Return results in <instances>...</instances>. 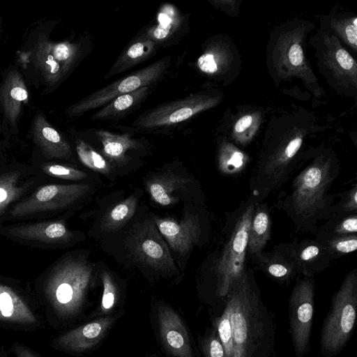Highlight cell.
<instances>
[{"label":"cell","instance_id":"obj_40","mask_svg":"<svg viewBox=\"0 0 357 357\" xmlns=\"http://www.w3.org/2000/svg\"><path fill=\"white\" fill-rule=\"evenodd\" d=\"M213 326L217 331L223 347L225 357H233L234 344L228 310L225 307L222 314L215 318Z\"/></svg>","mask_w":357,"mask_h":357},{"label":"cell","instance_id":"obj_25","mask_svg":"<svg viewBox=\"0 0 357 357\" xmlns=\"http://www.w3.org/2000/svg\"><path fill=\"white\" fill-rule=\"evenodd\" d=\"M28 91L24 82L17 71H10L6 76L1 90V100L6 117L15 124L22 106L27 102Z\"/></svg>","mask_w":357,"mask_h":357},{"label":"cell","instance_id":"obj_32","mask_svg":"<svg viewBox=\"0 0 357 357\" xmlns=\"http://www.w3.org/2000/svg\"><path fill=\"white\" fill-rule=\"evenodd\" d=\"M357 234V212L348 214H334L319 228L316 240H321L333 236Z\"/></svg>","mask_w":357,"mask_h":357},{"label":"cell","instance_id":"obj_23","mask_svg":"<svg viewBox=\"0 0 357 357\" xmlns=\"http://www.w3.org/2000/svg\"><path fill=\"white\" fill-rule=\"evenodd\" d=\"M93 131L101 144L102 153L111 164L121 165L127 163L130 160L128 151L142 147L141 142L129 133L119 134L103 129Z\"/></svg>","mask_w":357,"mask_h":357},{"label":"cell","instance_id":"obj_6","mask_svg":"<svg viewBox=\"0 0 357 357\" xmlns=\"http://www.w3.org/2000/svg\"><path fill=\"white\" fill-rule=\"evenodd\" d=\"M357 312V268L344 277L331 298L330 310L322 324L319 347L323 357L339 354L352 336Z\"/></svg>","mask_w":357,"mask_h":357},{"label":"cell","instance_id":"obj_28","mask_svg":"<svg viewBox=\"0 0 357 357\" xmlns=\"http://www.w3.org/2000/svg\"><path fill=\"white\" fill-rule=\"evenodd\" d=\"M0 321L25 324L36 322V318L20 297L9 287L0 283Z\"/></svg>","mask_w":357,"mask_h":357},{"label":"cell","instance_id":"obj_31","mask_svg":"<svg viewBox=\"0 0 357 357\" xmlns=\"http://www.w3.org/2000/svg\"><path fill=\"white\" fill-rule=\"evenodd\" d=\"M34 63L50 84H55L65 76L61 68L50 54L46 40L41 39L37 43L34 50Z\"/></svg>","mask_w":357,"mask_h":357},{"label":"cell","instance_id":"obj_11","mask_svg":"<svg viewBox=\"0 0 357 357\" xmlns=\"http://www.w3.org/2000/svg\"><path fill=\"white\" fill-rule=\"evenodd\" d=\"M151 320L163 352L169 357H199L190 331L178 312L168 303H153Z\"/></svg>","mask_w":357,"mask_h":357},{"label":"cell","instance_id":"obj_26","mask_svg":"<svg viewBox=\"0 0 357 357\" xmlns=\"http://www.w3.org/2000/svg\"><path fill=\"white\" fill-rule=\"evenodd\" d=\"M271 219L266 203L258 202L254 211L249 234L247 254L255 261L270 239Z\"/></svg>","mask_w":357,"mask_h":357},{"label":"cell","instance_id":"obj_29","mask_svg":"<svg viewBox=\"0 0 357 357\" xmlns=\"http://www.w3.org/2000/svg\"><path fill=\"white\" fill-rule=\"evenodd\" d=\"M190 180L168 172L153 176L146 183L147 190L151 198L162 206L172 205L178 199L172 196L174 191L185 188Z\"/></svg>","mask_w":357,"mask_h":357},{"label":"cell","instance_id":"obj_21","mask_svg":"<svg viewBox=\"0 0 357 357\" xmlns=\"http://www.w3.org/2000/svg\"><path fill=\"white\" fill-rule=\"evenodd\" d=\"M32 135L34 142L43 154L50 158L67 159L72 155L68 142L38 113L32 124Z\"/></svg>","mask_w":357,"mask_h":357},{"label":"cell","instance_id":"obj_18","mask_svg":"<svg viewBox=\"0 0 357 357\" xmlns=\"http://www.w3.org/2000/svg\"><path fill=\"white\" fill-rule=\"evenodd\" d=\"M154 221L171 248L179 255L187 254L198 241L201 228L195 215L188 213L180 222L159 218H155Z\"/></svg>","mask_w":357,"mask_h":357},{"label":"cell","instance_id":"obj_20","mask_svg":"<svg viewBox=\"0 0 357 357\" xmlns=\"http://www.w3.org/2000/svg\"><path fill=\"white\" fill-rule=\"evenodd\" d=\"M160 47L151 40L139 33L126 45L105 79L128 71L154 56Z\"/></svg>","mask_w":357,"mask_h":357},{"label":"cell","instance_id":"obj_42","mask_svg":"<svg viewBox=\"0 0 357 357\" xmlns=\"http://www.w3.org/2000/svg\"><path fill=\"white\" fill-rule=\"evenodd\" d=\"M43 170L49 176L67 180H82L87 176L79 169L59 164H45Z\"/></svg>","mask_w":357,"mask_h":357},{"label":"cell","instance_id":"obj_39","mask_svg":"<svg viewBox=\"0 0 357 357\" xmlns=\"http://www.w3.org/2000/svg\"><path fill=\"white\" fill-rule=\"evenodd\" d=\"M19 177L18 172H8L0 176V215L23 192V188L17 185Z\"/></svg>","mask_w":357,"mask_h":357},{"label":"cell","instance_id":"obj_45","mask_svg":"<svg viewBox=\"0 0 357 357\" xmlns=\"http://www.w3.org/2000/svg\"><path fill=\"white\" fill-rule=\"evenodd\" d=\"M15 352L18 357H37L33 352L29 349L24 347L18 344L14 347Z\"/></svg>","mask_w":357,"mask_h":357},{"label":"cell","instance_id":"obj_4","mask_svg":"<svg viewBox=\"0 0 357 357\" xmlns=\"http://www.w3.org/2000/svg\"><path fill=\"white\" fill-rule=\"evenodd\" d=\"M93 279V268L85 259L69 258L58 264L45 285L46 296L56 314L65 319L80 315Z\"/></svg>","mask_w":357,"mask_h":357},{"label":"cell","instance_id":"obj_1","mask_svg":"<svg viewBox=\"0 0 357 357\" xmlns=\"http://www.w3.org/2000/svg\"><path fill=\"white\" fill-rule=\"evenodd\" d=\"M234 344L233 357H274L276 326L254 275L245 268L226 296Z\"/></svg>","mask_w":357,"mask_h":357},{"label":"cell","instance_id":"obj_8","mask_svg":"<svg viewBox=\"0 0 357 357\" xmlns=\"http://www.w3.org/2000/svg\"><path fill=\"white\" fill-rule=\"evenodd\" d=\"M171 62L172 57L167 55L144 68L128 74L86 96L69 107L66 113L72 117L79 116L103 107L119 96L144 86L153 87L165 77Z\"/></svg>","mask_w":357,"mask_h":357},{"label":"cell","instance_id":"obj_19","mask_svg":"<svg viewBox=\"0 0 357 357\" xmlns=\"http://www.w3.org/2000/svg\"><path fill=\"white\" fill-rule=\"evenodd\" d=\"M294 255L299 275L314 277L329 267L333 259L328 251L314 239L294 240Z\"/></svg>","mask_w":357,"mask_h":357},{"label":"cell","instance_id":"obj_13","mask_svg":"<svg viewBox=\"0 0 357 357\" xmlns=\"http://www.w3.org/2000/svg\"><path fill=\"white\" fill-rule=\"evenodd\" d=\"M128 246L133 257L142 264L162 272L176 271L167 245L152 222H145L135 228Z\"/></svg>","mask_w":357,"mask_h":357},{"label":"cell","instance_id":"obj_14","mask_svg":"<svg viewBox=\"0 0 357 357\" xmlns=\"http://www.w3.org/2000/svg\"><path fill=\"white\" fill-rule=\"evenodd\" d=\"M89 190L86 184H50L42 186L29 198L17 204L10 213L15 217L61 209L73 204Z\"/></svg>","mask_w":357,"mask_h":357},{"label":"cell","instance_id":"obj_24","mask_svg":"<svg viewBox=\"0 0 357 357\" xmlns=\"http://www.w3.org/2000/svg\"><path fill=\"white\" fill-rule=\"evenodd\" d=\"M8 233L19 238L51 243L66 242L71 236L70 231L60 221L16 226L9 229Z\"/></svg>","mask_w":357,"mask_h":357},{"label":"cell","instance_id":"obj_37","mask_svg":"<svg viewBox=\"0 0 357 357\" xmlns=\"http://www.w3.org/2000/svg\"><path fill=\"white\" fill-rule=\"evenodd\" d=\"M317 241L328 251L333 260L351 253L357 248V234L333 236Z\"/></svg>","mask_w":357,"mask_h":357},{"label":"cell","instance_id":"obj_12","mask_svg":"<svg viewBox=\"0 0 357 357\" xmlns=\"http://www.w3.org/2000/svg\"><path fill=\"white\" fill-rule=\"evenodd\" d=\"M314 291L313 277L303 276L296 282L290 294L289 331L296 357H304L310 350Z\"/></svg>","mask_w":357,"mask_h":357},{"label":"cell","instance_id":"obj_10","mask_svg":"<svg viewBox=\"0 0 357 357\" xmlns=\"http://www.w3.org/2000/svg\"><path fill=\"white\" fill-rule=\"evenodd\" d=\"M317 39V63L321 73L328 79V84L340 94L356 96V60L331 33L321 31Z\"/></svg>","mask_w":357,"mask_h":357},{"label":"cell","instance_id":"obj_44","mask_svg":"<svg viewBox=\"0 0 357 357\" xmlns=\"http://www.w3.org/2000/svg\"><path fill=\"white\" fill-rule=\"evenodd\" d=\"M254 116L252 114H246L241 116L234 126L233 138L239 144L246 143L245 132L249 130L253 123Z\"/></svg>","mask_w":357,"mask_h":357},{"label":"cell","instance_id":"obj_41","mask_svg":"<svg viewBox=\"0 0 357 357\" xmlns=\"http://www.w3.org/2000/svg\"><path fill=\"white\" fill-rule=\"evenodd\" d=\"M199 344L203 357H225L223 347L213 326L207 328L199 339Z\"/></svg>","mask_w":357,"mask_h":357},{"label":"cell","instance_id":"obj_46","mask_svg":"<svg viewBox=\"0 0 357 357\" xmlns=\"http://www.w3.org/2000/svg\"><path fill=\"white\" fill-rule=\"evenodd\" d=\"M146 357H159L156 354H151Z\"/></svg>","mask_w":357,"mask_h":357},{"label":"cell","instance_id":"obj_35","mask_svg":"<svg viewBox=\"0 0 357 357\" xmlns=\"http://www.w3.org/2000/svg\"><path fill=\"white\" fill-rule=\"evenodd\" d=\"M47 45L54 60L60 66L65 75L81 58L79 44L68 41L54 43L47 40Z\"/></svg>","mask_w":357,"mask_h":357},{"label":"cell","instance_id":"obj_38","mask_svg":"<svg viewBox=\"0 0 357 357\" xmlns=\"http://www.w3.org/2000/svg\"><path fill=\"white\" fill-rule=\"evenodd\" d=\"M331 27L337 38H340L354 51L356 52L357 17L356 16L333 18L331 21Z\"/></svg>","mask_w":357,"mask_h":357},{"label":"cell","instance_id":"obj_34","mask_svg":"<svg viewBox=\"0 0 357 357\" xmlns=\"http://www.w3.org/2000/svg\"><path fill=\"white\" fill-rule=\"evenodd\" d=\"M137 198L131 196L121 202L104 216L102 228L105 231H116L122 227L134 215Z\"/></svg>","mask_w":357,"mask_h":357},{"label":"cell","instance_id":"obj_36","mask_svg":"<svg viewBox=\"0 0 357 357\" xmlns=\"http://www.w3.org/2000/svg\"><path fill=\"white\" fill-rule=\"evenodd\" d=\"M76 151L82 163L89 169L104 174L112 172V164L84 140H76Z\"/></svg>","mask_w":357,"mask_h":357},{"label":"cell","instance_id":"obj_3","mask_svg":"<svg viewBox=\"0 0 357 357\" xmlns=\"http://www.w3.org/2000/svg\"><path fill=\"white\" fill-rule=\"evenodd\" d=\"M305 134L301 127L294 126L265 139L250 178L255 197L262 201L288 180Z\"/></svg>","mask_w":357,"mask_h":357},{"label":"cell","instance_id":"obj_5","mask_svg":"<svg viewBox=\"0 0 357 357\" xmlns=\"http://www.w3.org/2000/svg\"><path fill=\"white\" fill-rule=\"evenodd\" d=\"M303 27L301 22H291L276 31L269 43L268 66L274 78L301 79L305 86L319 97L321 89L303 49Z\"/></svg>","mask_w":357,"mask_h":357},{"label":"cell","instance_id":"obj_9","mask_svg":"<svg viewBox=\"0 0 357 357\" xmlns=\"http://www.w3.org/2000/svg\"><path fill=\"white\" fill-rule=\"evenodd\" d=\"M238 217L229 240L217 264V294L226 298L232 283L238 279L245 270V258L252 215L258 202L253 197Z\"/></svg>","mask_w":357,"mask_h":357},{"label":"cell","instance_id":"obj_17","mask_svg":"<svg viewBox=\"0 0 357 357\" xmlns=\"http://www.w3.org/2000/svg\"><path fill=\"white\" fill-rule=\"evenodd\" d=\"M268 277L283 285L289 284L299 273L294 255V241L276 245L254 261Z\"/></svg>","mask_w":357,"mask_h":357},{"label":"cell","instance_id":"obj_33","mask_svg":"<svg viewBox=\"0 0 357 357\" xmlns=\"http://www.w3.org/2000/svg\"><path fill=\"white\" fill-rule=\"evenodd\" d=\"M101 280L103 286L101 300L98 308L89 316L90 319L111 314L119 310L120 291L118 285L108 272H102Z\"/></svg>","mask_w":357,"mask_h":357},{"label":"cell","instance_id":"obj_22","mask_svg":"<svg viewBox=\"0 0 357 357\" xmlns=\"http://www.w3.org/2000/svg\"><path fill=\"white\" fill-rule=\"evenodd\" d=\"M144 86L119 96L100 107L91 117L92 121H118L138 109L152 93Z\"/></svg>","mask_w":357,"mask_h":357},{"label":"cell","instance_id":"obj_43","mask_svg":"<svg viewBox=\"0 0 357 357\" xmlns=\"http://www.w3.org/2000/svg\"><path fill=\"white\" fill-rule=\"evenodd\" d=\"M340 200L333 206V215L348 214L357 212V185L350 190L340 193Z\"/></svg>","mask_w":357,"mask_h":357},{"label":"cell","instance_id":"obj_7","mask_svg":"<svg viewBox=\"0 0 357 357\" xmlns=\"http://www.w3.org/2000/svg\"><path fill=\"white\" fill-rule=\"evenodd\" d=\"M218 101V96L202 91L164 102L139 114L132 127L141 132L165 131L214 107Z\"/></svg>","mask_w":357,"mask_h":357},{"label":"cell","instance_id":"obj_30","mask_svg":"<svg viewBox=\"0 0 357 357\" xmlns=\"http://www.w3.org/2000/svg\"><path fill=\"white\" fill-rule=\"evenodd\" d=\"M248 155L233 144L223 142L218 154V167L226 176H235L241 174L247 167Z\"/></svg>","mask_w":357,"mask_h":357},{"label":"cell","instance_id":"obj_27","mask_svg":"<svg viewBox=\"0 0 357 357\" xmlns=\"http://www.w3.org/2000/svg\"><path fill=\"white\" fill-rule=\"evenodd\" d=\"M229 64L227 51L220 39H211L204 44L202 53L196 61L199 72L212 78L225 73Z\"/></svg>","mask_w":357,"mask_h":357},{"label":"cell","instance_id":"obj_2","mask_svg":"<svg viewBox=\"0 0 357 357\" xmlns=\"http://www.w3.org/2000/svg\"><path fill=\"white\" fill-rule=\"evenodd\" d=\"M340 172L335 153L328 151L315 156L294 178L291 192L281 204L297 231L316 235L319 222L332 216L336 195L328 192Z\"/></svg>","mask_w":357,"mask_h":357},{"label":"cell","instance_id":"obj_15","mask_svg":"<svg viewBox=\"0 0 357 357\" xmlns=\"http://www.w3.org/2000/svg\"><path fill=\"white\" fill-rule=\"evenodd\" d=\"M124 314L125 310L121 309L111 314L91 319L59 336L56 340V344L75 354L91 351L102 342Z\"/></svg>","mask_w":357,"mask_h":357},{"label":"cell","instance_id":"obj_16","mask_svg":"<svg viewBox=\"0 0 357 357\" xmlns=\"http://www.w3.org/2000/svg\"><path fill=\"white\" fill-rule=\"evenodd\" d=\"M188 18L172 4L160 8L155 20L142 29L139 34L151 40L160 47L172 45L187 31Z\"/></svg>","mask_w":357,"mask_h":357}]
</instances>
